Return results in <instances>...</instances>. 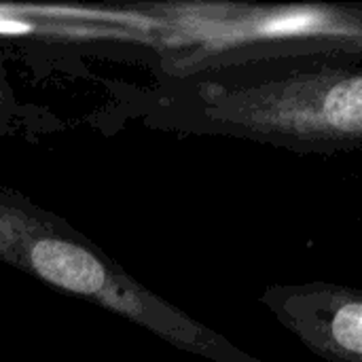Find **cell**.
<instances>
[{"label": "cell", "instance_id": "5", "mask_svg": "<svg viewBox=\"0 0 362 362\" xmlns=\"http://www.w3.org/2000/svg\"><path fill=\"white\" fill-rule=\"evenodd\" d=\"M66 129V123L53 115L49 108L21 102L11 87L4 55L0 49V136L2 138H23V140H38L51 134H59Z\"/></svg>", "mask_w": 362, "mask_h": 362}, {"label": "cell", "instance_id": "2", "mask_svg": "<svg viewBox=\"0 0 362 362\" xmlns=\"http://www.w3.org/2000/svg\"><path fill=\"white\" fill-rule=\"evenodd\" d=\"M0 263L212 362H263L140 284L66 218L0 187Z\"/></svg>", "mask_w": 362, "mask_h": 362}, {"label": "cell", "instance_id": "1", "mask_svg": "<svg viewBox=\"0 0 362 362\" xmlns=\"http://www.w3.org/2000/svg\"><path fill=\"white\" fill-rule=\"evenodd\" d=\"M100 117L178 136H225L297 155L362 151V59L335 53L257 57L115 85Z\"/></svg>", "mask_w": 362, "mask_h": 362}, {"label": "cell", "instance_id": "4", "mask_svg": "<svg viewBox=\"0 0 362 362\" xmlns=\"http://www.w3.org/2000/svg\"><path fill=\"white\" fill-rule=\"evenodd\" d=\"M261 303L314 356L362 362V288L335 282L274 284L263 291Z\"/></svg>", "mask_w": 362, "mask_h": 362}, {"label": "cell", "instance_id": "3", "mask_svg": "<svg viewBox=\"0 0 362 362\" xmlns=\"http://www.w3.org/2000/svg\"><path fill=\"white\" fill-rule=\"evenodd\" d=\"M157 23L155 74H189L242 53L288 40L362 30V2H157L142 4Z\"/></svg>", "mask_w": 362, "mask_h": 362}, {"label": "cell", "instance_id": "6", "mask_svg": "<svg viewBox=\"0 0 362 362\" xmlns=\"http://www.w3.org/2000/svg\"><path fill=\"white\" fill-rule=\"evenodd\" d=\"M291 53H335V55H348V57L362 59V30L356 34H346V36H327V38L278 42L272 47H263V49L242 53V55H238L225 64H235V62H246V59H257V57L291 55Z\"/></svg>", "mask_w": 362, "mask_h": 362}]
</instances>
